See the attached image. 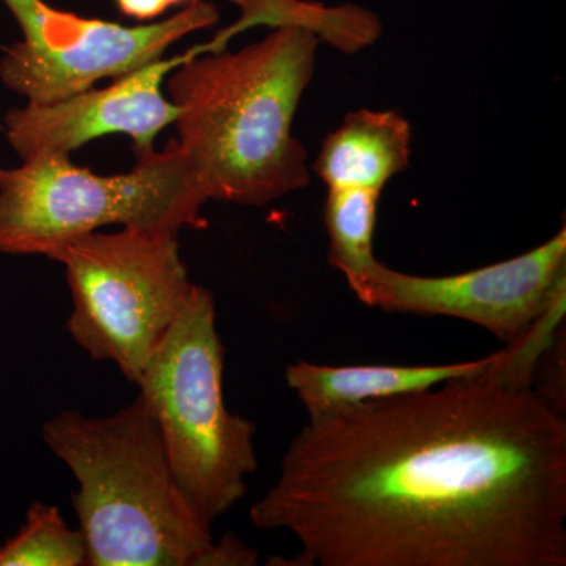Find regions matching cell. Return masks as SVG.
I'll use <instances>...</instances> for the list:
<instances>
[{"instance_id":"277c9868","label":"cell","mask_w":566,"mask_h":566,"mask_svg":"<svg viewBox=\"0 0 566 566\" xmlns=\"http://www.w3.org/2000/svg\"><path fill=\"white\" fill-rule=\"evenodd\" d=\"M222 378L214 297L192 283L137 386L181 493L210 524L244 497L259 464L255 427L227 409Z\"/></svg>"},{"instance_id":"9c48e42d","label":"cell","mask_w":566,"mask_h":566,"mask_svg":"<svg viewBox=\"0 0 566 566\" xmlns=\"http://www.w3.org/2000/svg\"><path fill=\"white\" fill-rule=\"evenodd\" d=\"M185 61L186 52L147 63L104 88L13 107L3 117L7 142L21 163L70 156L109 134L132 137L137 158L150 155L159 134L177 120V106L164 95L163 85Z\"/></svg>"},{"instance_id":"ba28073f","label":"cell","mask_w":566,"mask_h":566,"mask_svg":"<svg viewBox=\"0 0 566 566\" xmlns=\"http://www.w3.org/2000/svg\"><path fill=\"white\" fill-rule=\"evenodd\" d=\"M349 289L368 307L463 319L513 345L565 300L566 230L532 251L460 274H406L378 262Z\"/></svg>"},{"instance_id":"2e32d148","label":"cell","mask_w":566,"mask_h":566,"mask_svg":"<svg viewBox=\"0 0 566 566\" xmlns=\"http://www.w3.org/2000/svg\"><path fill=\"white\" fill-rule=\"evenodd\" d=\"M123 17L150 22L163 18L170 10L167 0H114Z\"/></svg>"},{"instance_id":"9a60e30c","label":"cell","mask_w":566,"mask_h":566,"mask_svg":"<svg viewBox=\"0 0 566 566\" xmlns=\"http://www.w3.org/2000/svg\"><path fill=\"white\" fill-rule=\"evenodd\" d=\"M259 553L241 542L238 536L227 534L218 545L205 554L199 565L205 566H251L256 565Z\"/></svg>"},{"instance_id":"5bb4252c","label":"cell","mask_w":566,"mask_h":566,"mask_svg":"<svg viewBox=\"0 0 566 566\" xmlns=\"http://www.w3.org/2000/svg\"><path fill=\"white\" fill-rule=\"evenodd\" d=\"M87 565L81 531L66 526L57 506L35 502L25 513L24 526L0 546V566Z\"/></svg>"},{"instance_id":"3957f363","label":"cell","mask_w":566,"mask_h":566,"mask_svg":"<svg viewBox=\"0 0 566 566\" xmlns=\"http://www.w3.org/2000/svg\"><path fill=\"white\" fill-rule=\"evenodd\" d=\"M41 433L76 479L87 565L199 566L211 524L181 493L140 398L107 417L63 411Z\"/></svg>"},{"instance_id":"7c38bea8","label":"cell","mask_w":566,"mask_h":566,"mask_svg":"<svg viewBox=\"0 0 566 566\" xmlns=\"http://www.w3.org/2000/svg\"><path fill=\"white\" fill-rule=\"evenodd\" d=\"M240 9V18L229 28L216 33L214 39L193 46V55L226 50L233 36L256 25L268 28H303L314 32L319 41L337 50L354 52L370 46L382 32L381 21L375 13L363 7H326L307 0H230Z\"/></svg>"},{"instance_id":"6da1fadb","label":"cell","mask_w":566,"mask_h":566,"mask_svg":"<svg viewBox=\"0 0 566 566\" xmlns=\"http://www.w3.org/2000/svg\"><path fill=\"white\" fill-rule=\"evenodd\" d=\"M495 365L308 419L253 526L292 565L565 566V412Z\"/></svg>"},{"instance_id":"e0dca14e","label":"cell","mask_w":566,"mask_h":566,"mask_svg":"<svg viewBox=\"0 0 566 566\" xmlns=\"http://www.w3.org/2000/svg\"><path fill=\"white\" fill-rule=\"evenodd\" d=\"M196 2V0H167V3H169L170 9H175V7H182L189 6V3Z\"/></svg>"},{"instance_id":"8fae6325","label":"cell","mask_w":566,"mask_h":566,"mask_svg":"<svg viewBox=\"0 0 566 566\" xmlns=\"http://www.w3.org/2000/svg\"><path fill=\"white\" fill-rule=\"evenodd\" d=\"M412 128L395 111L360 109L346 115L324 139L312 170L327 189H370L387 182L411 163Z\"/></svg>"},{"instance_id":"30bf717a","label":"cell","mask_w":566,"mask_h":566,"mask_svg":"<svg viewBox=\"0 0 566 566\" xmlns=\"http://www.w3.org/2000/svg\"><path fill=\"white\" fill-rule=\"evenodd\" d=\"M499 357L501 352L482 359L436 365H324L300 360L285 368V381L308 419H316L346 406L485 375Z\"/></svg>"},{"instance_id":"4fadbf2b","label":"cell","mask_w":566,"mask_h":566,"mask_svg":"<svg viewBox=\"0 0 566 566\" xmlns=\"http://www.w3.org/2000/svg\"><path fill=\"white\" fill-rule=\"evenodd\" d=\"M381 192L329 189L324 226L329 234V262L352 286L378 263L374 243Z\"/></svg>"},{"instance_id":"7a4b0ae2","label":"cell","mask_w":566,"mask_h":566,"mask_svg":"<svg viewBox=\"0 0 566 566\" xmlns=\"http://www.w3.org/2000/svg\"><path fill=\"white\" fill-rule=\"evenodd\" d=\"M319 43L285 25L240 51H186L167 76L177 140L208 202L262 208L311 185L293 122Z\"/></svg>"},{"instance_id":"5b68a950","label":"cell","mask_w":566,"mask_h":566,"mask_svg":"<svg viewBox=\"0 0 566 566\" xmlns=\"http://www.w3.org/2000/svg\"><path fill=\"white\" fill-rule=\"evenodd\" d=\"M207 202L177 139L118 175L74 166L70 156L32 159L0 167V252L52 260L107 226L178 237L185 227L205 226Z\"/></svg>"},{"instance_id":"52a82bcc","label":"cell","mask_w":566,"mask_h":566,"mask_svg":"<svg viewBox=\"0 0 566 566\" xmlns=\"http://www.w3.org/2000/svg\"><path fill=\"white\" fill-rule=\"evenodd\" d=\"M0 2L22 33L0 59V81L33 104L57 102L159 61L175 43L221 18L210 0H196L172 17L134 28L55 9L46 0Z\"/></svg>"},{"instance_id":"8992f818","label":"cell","mask_w":566,"mask_h":566,"mask_svg":"<svg viewBox=\"0 0 566 566\" xmlns=\"http://www.w3.org/2000/svg\"><path fill=\"white\" fill-rule=\"evenodd\" d=\"M52 260L65 268L73 296L71 337L137 385L192 286L178 237L122 227L76 238Z\"/></svg>"}]
</instances>
